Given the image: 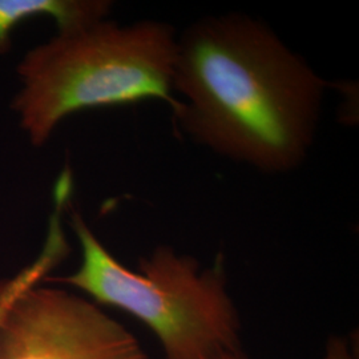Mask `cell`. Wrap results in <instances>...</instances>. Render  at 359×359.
Instances as JSON below:
<instances>
[{"label": "cell", "instance_id": "6", "mask_svg": "<svg viewBox=\"0 0 359 359\" xmlns=\"http://www.w3.org/2000/svg\"><path fill=\"white\" fill-rule=\"evenodd\" d=\"M69 253L71 246L68 244L62 225L52 222L48 225L47 238L38 258L13 276V278L0 281V317L22 287L28 283H43L52 270L56 269Z\"/></svg>", "mask_w": 359, "mask_h": 359}, {"label": "cell", "instance_id": "1", "mask_svg": "<svg viewBox=\"0 0 359 359\" xmlns=\"http://www.w3.org/2000/svg\"><path fill=\"white\" fill-rule=\"evenodd\" d=\"M329 83L266 23L204 16L177 35L170 109L194 144L265 175L302 167Z\"/></svg>", "mask_w": 359, "mask_h": 359}, {"label": "cell", "instance_id": "3", "mask_svg": "<svg viewBox=\"0 0 359 359\" xmlns=\"http://www.w3.org/2000/svg\"><path fill=\"white\" fill-rule=\"evenodd\" d=\"M68 209L81 262L72 274L48 276L44 283H65L99 306L128 313L154 334L164 359H218L241 348V321L228 290L222 255L203 268L197 258L160 245L139 259L137 269H128L71 203Z\"/></svg>", "mask_w": 359, "mask_h": 359}, {"label": "cell", "instance_id": "4", "mask_svg": "<svg viewBox=\"0 0 359 359\" xmlns=\"http://www.w3.org/2000/svg\"><path fill=\"white\" fill-rule=\"evenodd\" d=\"M0 359H149L93 301L28 283L0 317Z\"/></svg>", "mask_w": 359, "mask_h": 359}, {"label": "cell", "instance_id": "8", "mask_svg": "<svg viewBox=\"0 0 359 359\" xmlns=\"http://www.w3.org/2000/svg\"><path fill=\"white\" fill-rule=\"evenodd\" d=\"M218 359H250L246 354H244V351L241 348H237V350H233L229 351L226 354H224L222 357H219Z\"/></svg>", "mask_w": 359, "mask_h": 359}, {"label": "cell", "instance_id": "5", "mask_svg": "<svg viewBox=\"0 0 359 359\" xmlns=\"http://www.w3.org/2000/svg\"><path fill=\"white\" fill-rule=\"evenodd\" d=\"M111 11L108 0H0V55L10 51L11 32L27 19L46 15L63 34L103 22Z\"/></svg>", "mask_w": 359, "mask_h": 359}, {"label": "cell", "instance_id": "2", "mask_svg": "<svg viewBox=\"0 0 359 359\" xmlns=\"http://www.w3.org/2000/svg\"><path fill=\"white\" fill-rule=\"evenodd\" d=\"M177 35L157 20L105 19L29 50L16 67L22 87L11 102L29 142L43 147L65 117L86 109L152 99L172 109Z\"/></svg>", "mask_w": 359, "mask_h": 359}, {"label": "cell", "instance_id": "7", "mask_svg": "<svg viewBox=\"0 0 359 359\" xmlns=\"http://www.w3.org/2000/svg\"><path fill=\"white\" fill-rule=\"evenodd\" d=\"M322 359H358L354 354V347L348 344L346 338L344 337H330L327 344L325 355Z\"/></svg>", "mask_w": 359, "mask_h": 359}]
</instances>
